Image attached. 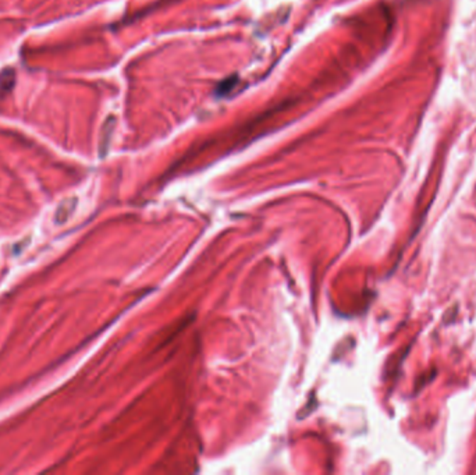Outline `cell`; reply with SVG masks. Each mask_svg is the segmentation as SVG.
I'll return each instance as SVG.
<instances>
[{"instance_id": "cell-1", "label": "cell", "mask_w": 476, "mask_h": 475, "mask_svg": "<svg viewBox=\"0 0 476 475\" xmlns=\"http://www.w3.org/2000/svg\"><path fill=\"white\" fill-rule=\"evenodd\" d=\"M16 83V73L13 69H4L0 73V94H7L13 90Z\"/></svg>"}]
</instances>
